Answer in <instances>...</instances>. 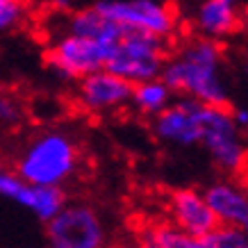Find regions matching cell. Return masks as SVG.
I'll use <instances>...</instances> for the list:
<instances>
[{"instance_id": "9", "label": "cell", "mask_w": 248, "mask_h": 248, "mask_svg": "<svg viewBox=\"0 0 248 248\" xmlns=\"http://www.w3.org/2000/svg\"><path fill=\"white\" fill-rule=\"evenodd\" d=\"M201 107L203 103L196 98L178 96V100L153 116V135L180 148L196 146L201 141Z\"/></svg>"}, {"instance_id": "14", "label": "cell", "mask_w": 248, "mask_h": 248, "mask_svg": "<svg viewBox=\"0 0 248 248\" xmlns=\"http://www.w3.org/2000/svg\"><path fill=\"white\" fill-rule=\"evenodd\" d=\"M64 32L78 34V37L96 39V41H103V44H109V46H116L119 39L128 32V28H123V25H119L116 21L103 16L91 5V7L68 12V16L64 18Z\"/></svg>"}, {"instance_id": "20", "label": "cell", "mask_w": 248, "mask_h": 248, "mask_svg": "<svg viewBox=\"0 0 248 248\" xmlns=\"http://www.w3.org/2000/svg\"><path fill=\"white\" fill-rule=\"evenodd\" d=\"M232 180L248 194V151H246V155H244V159H241V164H239V169H237V173L232 175Z\"/></svg>"}, {"instance_id": "13", "label": "cell", "mask_w": 248, "mask_h": 248, "mask_svg": "<svg viewBox=\"0 0 248 248\" xmlns=\"http://www.w3.org/2000/svg\"><path fill=\"white\" fill-rule=\"evenodd\" d=\"M244 28L239 0H203L196 12V30L201 37L223 39Z\"/></svg>"}, {"instance_id": "26", "label": "cell", "mask_w": 248, "mask_h": 248, "mask_svg": "<svg viewBox=\"0 0 248 248\" xmlns=\"http://www.w3.org/2000/svg\"><path fill=\"white\" fill-rule=\"evenodd\" d=\"M164 2H171V5H175V0H164Z\"/></svg>"}, {"instance_id": "23", "label": "cell", "mask_w": 248, "mask_h": 248, "mask_svg": "<svg viewBox=\"0 0 248 248\" xmlns=\"http://www.w3.org/2000/svg\"><path fill=\"white\" fill-rule=\"evenodd\" d=\"M109 248H141V244L137 239H121V241H116L114 246H109Z\"/></svg>"}, {"instance_id": "6", "label": "cell", "mask_w": 248, "mask_h": 248, "mask_svg": "<svg viewBox=\"0 0 248 248\" xmlns=\"http://www.w3.org/2000/svg\"><path fill=\"white\" fill-rule=\"evenodd\" d=\"M112 50L114 46L109 44L62 32L46 48L44 62L57 78L66 80V82H78L80 78L105 68Z\"/></svg>"}, {"instance_id": "12", "label": "cell", "mask_w": 248, "mask_h": 248, "mask_svg": "<svg viewBox=\"0 0 248 248\" xmlns=\"http://www.w3.org/2000/svg\"><path fill=\"white\" fill-rule=\"evenodd\" d=\"M210 210L221 226H248V194L234 180H218L203 189Z\"/></svg>"}, {"instance_id": "2", "label": "cell", "mask_w": 248, "mask_h": 248, "mask_svg": "<svg viewBox=\"0 0 248 248\" xmlns=\"http://www.w3.org/2000/svg\"><path fill=\"white\" fill-rule=\"evenodd\" d=\"M82 169V146L68 130H39L21 143L14 171L30 185L66 187Z\"/></svg>"}, {"instance_id": "16", "label": "cell", "mask_w": 248, "mask_h": 248, "mask_svg": "<svg viewBox=\"0 0 248 248\" xmlns=\"http://www.w3.org/2000/svg\"><path fill=\"white\" fill-rule=\"evenodd\" d=\"M173 103V91L164 84L162 78H153L146 82H137L132 89V100L130 105L135 107L139 114L143 116H157L162 109Z\"/></svg>"}, {"instance_id": "22", "label": "cell", "mask_w": 248, "mask_h": 248, "mask_svg": "<svg viewBox=\"0 0 248 248\" xmlns=\"http://www.w3.org/2000/svg\"><path fill=\"white\" fill-rule=\"evenodd\" d=\"M232 119L239 130H248V109H232Z\"/></svg>"}, {"instance_id": "17", "label": "cell", "mask_w": 248, "mask_h": 248, "mask_svg": "<svg viewBox=\"0 0 248 248\" xmlns=\"http://www.w3.org/2000/svg\"><path fill=\"white\" fill-rule=\"evenodd\" d=\"M25 119H28V107L23 98L12 89L0 87V132H14L23 128Z\"/></svg>"}, {"instance_id": "8", "label": "cell", "mask_w": 248, "mask_h": 248, "mask_svg": "<svg viewBox=\"0 0 248 248\" xmlns=\"http://www.w3.org/2000/svg\"><path fill=\"white\" fill-rule=\"evenodd\" d=\"M0 198L12 201L14 205L28 210L30 214L48 223L57 212L66 205L68 194L64 187H46V185H30L12 169L0 166Z\"/></svg>"}, {"instance_id": "15", "label": "cell", "mask_w": 248, "mask_h": 248, "mask_svg": "<svg viewBox=\"0 0 248 248\" xmlns=\"http://www.w3.org/2000/svg\"><path fill=\"white\" fill-rule=\"evenodd\" d=\"M137 241L141 244V248H205L203 237L185 232L178 226H173L171 221L143 226L137 234Z\"/></svg>"}, {"instance_id": "1", "label": "cell", "mask_w": 248, "mask_h": 248, "mask_svg": "<svg viewBox=\"0 0 248 248\" xmlns=\"http://www.w3.org/2000/svg\"><path fill=\"white\" fill-rule=\"evenodd\" d=\"M159 78L173 93L196 98L207 105H230L223 82V46L218 39L198 37L166 57Z\"/></svg>"}, {"instance_id": "19", "label": "cell", "mask_w": 248, "mask_h": 248, "mask_svg": "<svg viewBox=\"0 0 248 248\" xmlns=\"http://www.w3.org/2000/svg\"><path fill=\"white\" fill-rule=\"evenodd\" d=\"M28 16V0H0V34L16 30Z\"/></svg>"}, {"instance_id": "27", "label": "cell", "mask_w": 248, "mask_h": 248, "mask_svg": "<svg viewBox=\"0 0 248 248\" xmlns=\"http://www.w3.org/2000/svg\"><path fill=\"white\" fill-rule=\"evenodd\" d=\"M0 164H2V155H0Z\"/></svg>"}, {"instance_id": "11", "label": "cell", "mask_w": 248, "mask_h": 248, "mask_svg": "<svg viewBox=\"0 0 248 248\" xmlns=\"http://www.w3.org/2000/svg\"><path fill=\"white\" fill-rule=\"evenodd\" d=\"M166 210H169V221L173 226H178L180 230L194 237H205L218 226L217 217L210 210L201 189H171L166 198Z\"/></svg>"}, {"instance_id": "21", "label": "cell", "mask_w": 248, "mask_h": 248, "mask_svg": "<svg viewBox=\"0 0 248 248\" xmlns=\"http://www.w3.org/2000/svg\"><path fill=\"white\" fill-rule=\"evenodd\" d=\"M44 5L53 12H71L73 0H44Z\"/></svg>"}, {"instance_id": "24", "label": "cell", "mask_w": 248, "mask_h": 248, "mask_svg": "<svg viewBox=\"0 0 248 248\" xmlns=\"http://www.w3.org/2000/svg\"><path fill=\"white\" fill-rule=\"evenodd\" d=\"M244 25L248 28V9H244Z\"/></svg>"}, {"instance_id": "7", "label": "cell", "mask_w": 248, "mask_h": 248, "mask_svg": "<svg viewBox=\"0 0 248 248\" xmlns=\"http://www.w3.org/2000/svg\"><path fill=\"white\" fill-rule=\"evenodd\" d=\"M93 7L128 30L151 32L162 39H171L178 28L175 7L164 0H96Z\"/></svg>"}, {"instance_id": "5", "label": "cell", "mask_w": 248, "mask_h": 248, "mask_svg": "<svg viewBox=\"0 0 248 248\" xmlns=\"http://www.w3.org/2000/svg\"><path fill=\"white\" fill-rule=\"evenodd\" d=\"M201 146L212 157L218 171L234 175L241 159L246 155V143L241 139V130L232 119L230 105H207L201 107Z\"/></svg>"}, {"instance_id": "10", "label": "cell", "mask_w": 248, "mask_h": 248, "mask_svg": "<svg viewBox=\"0 0 248 248\" xmlns=\"http://www.w3.org/2000/svg\"><path fill=\"white\" fill-rule=\"evenodd\" d=\"M135 84L123 78L109 73L107 68H100L96 73H89L78 80L76 98L80 107L91 114H109L119 112L132 100Z\"/></svg>"}, {"instance_id": "3", "label": "cell", "mask_w": 248, "mask_h": 248, "mask_svg": "<svg viewBox=\"0 0 248 248\" xmlns=\"http://www.w3.org/2000/svg\"><path fill=\"white\" fill-rule=\"evenodd\" d=\"M169 57V39L141 30H128L114 46L105 68L128 82H146L159 78Z\"/></svg>"}, {"instance_id": "18", "label": "cell", "mask_w": 248, "mask_h": 248, "mask_svg": "<svg viewBox=\"0 0 248 248\" xmlns=\"http://www.w3.org/2000/svg\"><path fill=\"white\" fill-rule=\"evenodd\" d=\"M205 248H248L246 228L221 226L218 223L210 234H205Z\"/></svg>"}, {"instance_id": "4", "label": "cell", "mask_w": 248, "mask_h": 248, "mask_svg": "<svg viewBox=\"0 0 248 248\" xmlns=\"http://www.w3.org/2000/svg\"><path fill=\"white\" fill-rule=\"evenodd\" d=\"M46 226L48 248H107L109 232L105 218L91 203L66 201Z\"/></svg>"}, {"instance_id": "25", "label": "cell", "mask_w": 248, "mask_h": 248, "mask_svg": "<svg viewBox=\"0 0 248 248\" xmlns=\"http://www.w3.org/2000/svg\"><path fill=\"white\" fill-rule=\"evenodd\" d=\"M244 73H246V76H248V57H246V60H244Z\"/></svg>"}]
</instances>
